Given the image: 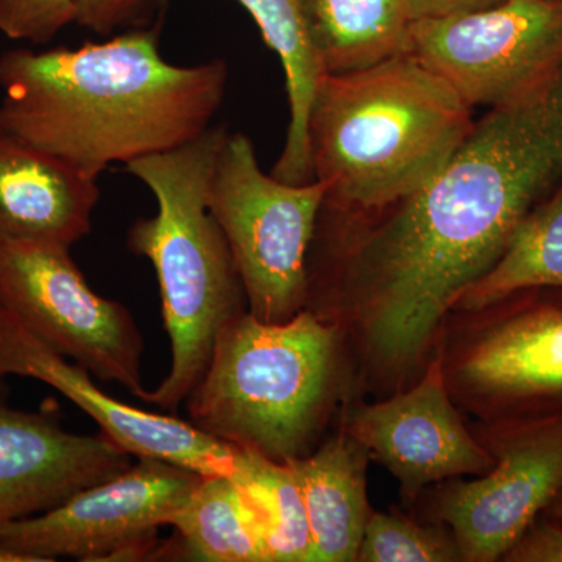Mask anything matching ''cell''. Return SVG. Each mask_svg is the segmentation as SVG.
I'll use <instances>...</instances> for the list:
<instances>
[{
  "label": "cell",
  "mask_w": 562,
  "mask_h": 562,
  "mask_svg": "<svg viewBox=\"0 0 562 562\" xmlns=\"http://www.w3.org/2000/svg\"><path fill=\"white\" fill-rule=\"evenodd\" d=\"M562 181V65L491 109L425 187L368 211L322 203L305 310L341 331L355 392L413 386L458 297Z\"/></svg>",
  "instance_id": "obj_1"
},
{
  "label": "cell",
  "mask_w": 562,
  "mask_h": 562,
  "mask_svg": "<svg viewBox=\"0 0 562 562\" xmlns=\"http://www.w3.org/2000/svg\"><path fill=\"white\" fill-rule=\"evenodd\" d=\"M227 83L222 58L166 60L158 29L76 49L20 47L0 54V131L99 177L209 131Z\"/></svg>",
  "instance_id": "obj_2"
},
{
  "label": "cell",
  "mask_w": 562,
  "mask_h": 562,
  "mask_svg": "<svg viewBox=\"0 0 562 562\" xmlns=\"http://www.w3.org/2000/svg\"><path fill=\"white\" fill-rule=\"evenodd\" d=\"M475 121L412 52L371 68L322 74L306 122L313 180L324 205L383 209L419 191L460 149Z\"/></svg>",
  "instance_id": "obj_3"
},
{
  "label": "cell",
  "mask_w": 562,
  "mask_h": 562,
  "mask_svg": "<svg viewBox=\"0 0 562 562\" xmlns=\"http://www.w3.org/2000/svg\"><path fill=\"white\" fill-rule=\"evenodd\" d=\"M355 394L341 331L302 310L262 322L247 310L222 325L209 364L188 395L199 430L277 462L299 460Z\"/></svg>",
  "instance_id": "obj_4"
},
{
  "label": "cell",
  "mask_w": 562,
  "mask_h": 562,
  "mask_svg": "<svg viewBox=\"0 0 562 562\" xmlns=\"http://www.w3.org/2000/svg\"><path fill=\"white\" fill-rule=\"evenodd\" d=\"M227 127H210L177 149L125 166L143 181L157 213L128 231L133 254L147 258L160 286L171 368L144 403L177 412L201 380L222 325L247 310L231 247L209 205L210 181Z\"/></svg>",
  "instance_id": "obj_5"
},
{
  "label": "cell",
  "mask_w": 562,
  "mask_h": 562,
  "mask_svg": "<svg viewBox=\"0 0 562 562\" xmlns=\"http://www.w3.org/2000/svg\"><path fill=\"white\" fill-rule=\"evenodd\" d=\"M439 355L454 405L476 422L561 419V288H530L450 313Z\"/></svg>",
  "instance_id": "obj_6"
},
{
  "label": "cell",
  "mask_w": 562,
  "mask_h": 562,
  "mask_svg": "<svg viewBox=\"0 0 562 562\" xmlns=\"http://www.w3.org/2000/svg\"><path fill=\"white\" fill-rule=\"evenodd\" d=\"M325 194V181L291 184L262 172L249 136H225L209 205L231 247L247 312L257 319L290 321L305 310L306 262Z\"/></svg>",
  "instance_id": "obj_7"
},
{
  "label": "cell",
  "mask_w": 562,
  "mask_h": 562,
  "mask_svg": "<svg viewBox=\"0 0 562 562\" xmlns=\"http://www.w3.org/2000/svg\"><path fill=\"white\" fill-rule=\"evenodd\" d=\"M0 306L94 379L146 397L135 317L91 290L69 247L0 236Z\"/></svg>",
  "instance_id": "obj_8"
},
{
  "label": "cell",
  "mask_w": 562,
  "mask_h": 562,
  "mask_svg": "<svg viewBox=\"0 0 562 562\" xmlns=\"http://www.w3.org/2000/svg\"><path fill=\"white\" fill-rule=\"evenodd\" d=\"M469 109L505 105L562 65V0H502L484 9L419 18L409 47Z\"/></svg>",
  "instance_id": "obj_9"
},
{
  "label": "cell",
  "mask_w": 562,
  "mask_h": 562,
  "mask_svg": "<svg viewBox=\"0 0 562 562\" xmlns=\"http://www.w3.org/2000/svg\"><path fill=\"white\" fill-rule=\"evenodd\" d=\"M472 431L495 458L494 468L473 480L432 484L417 503L425 506L422 520L452 531L462 561H502L561 487L562 417L476 422Z\"/></svg>",
  "instance_id": "obj_10"
},
{
  "label": "cell",
  "mask_w": 562,
  "mask_h": 562,
  "mask_svg": "<svg viewBox=\"0 0 562 562\" xmlns=\"http://www.w3.org/2000/svg\"><path fill=\"white\" fill-rule=\"evenodd\" d=\"M136 460L54 508L0 528V542L35 562L149 557L158 530L171 525L203 475L158 458Z\"/></svg>",
  "instance_id": "obj_11"
},
{
  "label": "cell",
  "mask_w": 562,
  "mask_h": 562,
  "mask_svg": "<svg viewBox=\"0 0 562 562\" xmlns=\"http://www.w3.org/2000/svg\"><path fill=\"white\" fill-rule=\"evenodd\" d=\"M338 417L394 475L409 506L432 484L484 475L495 465L454 405L439 351L413 386L372 403L346 402Z\"/></svg>",
  "instance_id": "obj_12"
},
{
  "label": "cell",
  "mask_w": 562,
  "mask_h": 562,
  "mask_svg": "<svg viewBox=\"0 0 562 562\" xmlns=\"http://www.w3.org/2000/svg\"><path fill=\"white\" fill-rule=\"evenodd\" d=\"M24 376L60 392L136 458H158L201 475L235 476L239 449L179 417L136 408L111 397L87 369L63 357L0 306V380Z\"/></svg>",
  "instance_id": "obj_13"
},
{
  "label": "cell",
  "mask_w": 562,
  "mask_h": 562,
  "mask_svg": "<svg viewBox=\"0 0 562 562\" xmlns=\"http://www.w3.org/2000/svg\"><path fill=\"white\" fill-rule=\"evenodd\" d=\"M0 380V528L60 505L131 468L132 454L105 432L77 435L47 413L5 401Z\"/></svg>",
  "instance_id": "obj_14"
},
{
  "label": "cell",
  "mask_w": 562,
  "mask_h": 562,
  "mask_svg": "<svg viewBox=\"0 0 562 562\" xmlns=\"http://www.w3.org/2000/svg\"><path fill=\"white\" fill-rule=\"evenodd\" d=\"M99 177L0 131V236L72 247L91 232Z\"/></svg>",
  "instance_id": "obj_15"
},
{
  "label": "cell",
  "mask_w": 562,
  "mask_h": 562,
  "mask_svg": "<svg viewBox=\"0 0 562 562\" xmlns=\"http://www.w3.org/2000/svg\"><path fill=\"white\" fill-rule=\"evenodd\" d=\"M369 461L368 449L338 427L312 453L288 462L305 502L313 562L357 561L373 512L366 480Z\"/></svg>",
  "instance_id": "obj_16"
},
{
  "label": "cell",
  "mask_w": 562,
  "mask_h": 562,
  "mask_svg": "<svg viewBox=\"0 0 562 562\" xmlns=\"http://www.w3.org/2000/svg\"><path fill=\"white\" fill-rule=\"evenodd\" d=\"M322 74L371 68L405 54L413 18L406 0H299Z\"/></svg>",
  "instance_id": "obj_17"
},
{
  "label": "cell",
  "mask_w": 562,
  "mask_h": 562,
  "mask_svg": "<svg viewBox=\"0 0 562 562\" xmlns=\"http://www.w3.org/2000/svg\"><path fill=\"white\" fill-rule=\"evenodd\" d=\"M160 3L168 0H158ZM254 18L262 41L279 55L284 70L290 124L272 176L291 184L313 181L306 122L322 76L314 57L299 0H236Z\"/></svg>",
  "instance_id": "obj_18"
},
{
  "label": "cell",
  "mask_w": 562,
  "mask_h": 562,
  "mask_svg": "<svg viewBox=\"0 0 562 562\" xmlns=\"http://www.w3.org/2000/svg\"><path fill=\"white\" fill-rule=\"evenodd\" d=\"M171 527L191 560L271 562L260 520L235 476L203 475Z\"/></svg>",
  "instance_id": "obj_19"
},
{
  "label": "cell",
  "mask_w": 562,
  "mask_h": 562,
  "mask_svg": "<svg viewBox=\"0 0 562 562\" xmlns=\"http://www.w3.org/2000/svg\"><path fill=\"white\" fill-rule=\"evenodd\" d=\"M530 288L562 290V181L514 232L497 262L472 283L452 312H473Z\"/></svg>",
  "instance_id": "obj_20"
},
{
  "label": "cell",
  "mask_w": 562,
  "mask_h": 562,
  "mask_svg": "<svg viewBox=\"0 0 562 562\" xmlns=\"http://www.w3.org/2000/svg\"><path fill=\"white\" fill-rule=\"evenodd\" d=\"M235 479L257 513L271 562H313L308 516L291 465L239 450Z\"/></svg>",
  "instance_id": "obj_21"
},
{
  "label": "cell",
  "mask_w": 562,
  "mask_h": 562,
  "mask_svg": "<svg viewBox=\"0 0 562 562\" xmlns=\"http://www.w3.org/2000/svg\"><path fill=\"white\" fill-rule=\"evenodd\" d=\"M358 562H458L460 547L441 524L401 513L372 512L362 535Z\"/></svg>",
  "instance_id": "obj_22"
},
{
  "label": "cell",
  "mask_w": 562,
  "mask_h": 562,
  "mask_svg": "<svg viewBox=\"0 0 562 562\" xmlns=\"http://www.w3.org/2000/svg\"><path fill=\"white\" fill-rule=\"evenodd\" d=\"M76 24V0H0V32L25 43H50Z\"/></svg>",
  "instance_id": "obj_23"
},
{
  "label": "cell",
  "mask_w": 562,
  "mask_h": 562,
  "mask_svg": "<svg viewBox=\"0 0 562 562\" xmlns=\"http://www.w3.org/2000/svg\"><path fill=\"white\" fill-rule=\"evenodd\" d=\"M158 0H76V24L101 36L147 27Z\"/></svg>",
  "instance_id": "obj_24"
},
{
  "label": "cell",
  "mask_w": 562,
  "mask_h": 562,
  "mask_svg": "<svg viewBox=\"0 0 562 562\" xmlns=\"http://www.w3.org/2000/svg\"><path fill=\"white\" fill-rule=\"evenodd\" d=\"M502 561L562 562V524L541 514Z\"/></svg>",
  "instance_id": "obj_25"
},
{
  "label": "cell",
  "mask_w": 562,
  "mask_h": 562,
  "mask_svg": "<svg viewBox=\"0 0 562 562\" xmlns=\"http://www.w3.org/2000/svg\"><path fill=\"white\" fill-rule=\"evenodd\" d=\"M502 0H406L413 21L419 18L443 16V14L461 13L484 9Z\"/></svg>",
  "instance_id": "obj_26"
},
{
  "label": "cell",
  "mask_w": 562,
  "mask_h": 562,
  "mask_svg": "<svg viewBox=\"0 0 562 562\" xmlns=\"http://www.w3.org/2000/svg\"><path fill=\"white\" fill-rule=\"evenodd\" d=\"M543 516L550 517V519L557 520L562 524V484L554 495L553 501L549 503L546 509H543Z\"/></svg>",
  "instance_id": "obj_27"
},
{
  "label": "cell",
  "mask_w": 562,
  "mask_h": 562,
  "mask_svg": "<svg viewBox=\"0 0 562 562\" xmlns=\"http://www.w3.org/2000/svg\"><path fill=\"white\" fill-rule=\"evenodd\" d=\"M0 562H35L27 554L16 552L5 543L0 542Z\"/></svg>",
  "instance_id": "obj_28"
}]
</instances>
